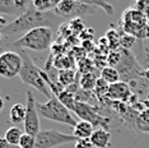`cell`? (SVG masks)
Listing matches in <instances>:
<instances>
[{
  "instance_id": "44dd1931",
  "label": "cell",
  "mask_w": 149,
  "mask_h": 148,
  "mask_svg": "<svg viewBox=\"0 0 149 148\" xmlns=\"http://www.w3.org/2000/svg\"><path fill=\"white\" fill-rule=\"evenodd\" d=\"M120 38H121V36H118L117 32L113 31V29H110V31L106 33V40L108 41V46H110L111 49H113V51H115V49L118 47V45H120Z\"/></svg>"
},
{
  "instance_id": "52a82bcc",
  "label": "cell",
  "mask_w": 149,
  "mask_h": 148,
  "mask_svg": "<svg viewBox=\"0 0 149 148\" xmlns=\"http://www.w3.org/2000/svg\"><path fill=\"white\" fill-rule=\"evenodd\" d=\"M78 139L73 134H66L57 132V130H41L36 135V146L35 148H56L64 144L77 143Z\"/></svg>"
},
{
  "instance_id": "4dcf8cb0",
  "label": "cell",
  "mask_w": 149,
  "mask_h": 148,
  "mask_svg": "<svg viewBox=\"0 0 149 148\" xmlns=\"http://www.w3.org/2000/svg\"><path fill=\"white\" fill-rule=\"evenodd\" d=\"M1 37H3V33H1V31H0V41H1Z\"/></svg>"
},
{
  "instance_id": "f546056e",
  "label": "cell",
  "mask_w": 149,
  "mask_h": 148,
  "mask_svg": "<svg viewBox=\"0 0 149 148\" xmlns=\"http://www.w3.org/2000/svg\"><path fill=\"white\" fill-rule=\"evenodd\" d=\"M3 109H4V100L0 97V111H1Z\"/></svg>"
},
{
  "instance_id": "4316f807",
  "label": "cell",
  "mask_w": 149,
  "mask_h": 148,
  "mask_svg": "<svg viewBox=\"0 0 149 148\" xmlns=\"http://www.w3.org/2000/svg\"><path fill=\"white\" fill-rule=\"evenodd\" d=\"M92 143L89 139H79L75 143V148H92Z\"/></svg>"
},
{
  "instance_id": "9a60e30c",
  "label": "cell",
  "mask_w": 149,
  "mask_h": 148,
  "mask_svg": "<svg viewBox=\"0 0 149 148\" xmlns=\"http://www.w3.org/2000/svg\"><path fill=\"white\" fill-rule=\"evenodd\" d=\"M57 80L64 88L73 83L78 82V74L74 69H65V70H59L57 72Z\"/></svg>"
},
{
  "instance_id": "8fae6325",
  "label": "cell",
  "mask_w": 149,
  "mask_h": 148,
  "mask_svg": "<svg viewBox=\"0 0 149 148\" xmlns=\"http://www.w3.org/2000/svg\"><path fill=\"white\" fill-rule=\"evenodd\" d=\"M28 0H0V13L21 17L28 10Z\"/></svg>"
},
{
  "instance_id": "9c48e42d",
  "label": "cell",
  "mask_w": 149,
  "mask_h": 148,
  "mask_svg": "<svg viewBox=\"0 0 149 148\" xmlns=\"http://www.w3.org/2000/svg\"><path fill=\"white\" fill-rule=\"evenodd\" d=\"M23 60L21 54L4 51L0 54V75L4 78H14L22 70Z\"/></svg>"
},
{
  "instance_id": "2e32d148",
  "label": "cell",
  "mask_w": 149,
  "mask_h": 148,
  "mask_svg": "<svg viewBox=\"0 0 149 148\" xmlns=\"http://www.w3.org/2000/svg\"><path fill=\"white\" fill-rule=\"evenodd\" d=\"M100 77L104 80V82H107L108 84H115V83H117V82H120L121 80V77H120L118 70L116 68H113V66H110V65L102 68Z\"/></svg>"
},
{
  "instance_id": "5b68a950",
  "label": "cell",
  "mask_w": 149,
  "mask_h": 148,
  "mask_svg": "<svg viewBox=\"0 0 149 148\" xmlns=\"http://www.w3.org/2000/svg\"><path fill=\"white\" fill-rule=\"evenodd\" d=\"M97 9L93 5L88 4V3L79 0H60L59 5L55 8L54 13L57 14L63 19H74V18H80L84 15L94 14Z\"/></svg>"
},
{
  "instance_id": "cb8c5ba5",
  "label": "cell",
  "mask_w": 149,
  "mask_h": 148,
  "mask_svg": "<svg viewBox=\"0 0 149 148\" xmlns=\"http://www.w3.org/2000/svg\"><path fill=\"white\" fill-rule=\"evenodd\" d=\"M70 31H73L74 33H82L84 31V23L80 18H74L70 19V22L68 23Z\"/></svg>"
},
{
  "instance_id": "ba28073f",
  "label": "cell",
  "mask_w": 149,
  "mask_h": 148,
  "mask_svg": "<svg viewBox=\"0 0 149 148\" xmlns=\"http://www.w3.org/2000/svg\"><path fill=\"white\" fill-rule=\"evenodd\" d=\"M78 116L80 117V120L91 123L96 129H104L108 130L110 126V120L107 117H104L103 115L100 114V107L98 106H92L88 105V103H83V102H75V107L74 111Z\"/></svg>"
},
{
  "instance_id": "e0dca14e",
  "label": "cell",
  "mask_w": 149,
  "mask_h": 148,
  "mask_svg": "<svg viewBox=\"0 0 149 148\" xmlns=\"http://www.w3.org/2000/svg\"><path fill=\"white\" fill-rule=\"evenodd\" d=\"M9 117H10V121L14 124V125L24 123L26 106L22 105V103H15V105H13L10 111H9Z\"/></svg>"
},
{
  "instance_id": "30bf717a",
  "label": "cell",
  "mask_w": 149,
  "mask_h": 148,
  "mask_svg": "<svg viewBox=\"0 0 149 148\" xmlns=\"http://www.w3.org/2000/svg\"><path fill=\"white\" fill-rule=\"evenodd\" d=\"M36 100L35 96L31 91L27 92V105H26V117H24V133L31 134L36 137L41 130H40V117H38V111L36 106Z\"/></svg>"
},
{
  "instance_id": "d6986e66",
  "label": "cell",
  "mask_w": 149,
  "mask_h": 148,
  "mask_svg": "<svg viewBox=\"0 0 149 148\" xmlns=\"http://www.w3.org/2000/svg\"><path fill=\"white\" fill-rule=\"evenodd\" d=\"M60 0H35L32 1V5L38 12H54L55 8L59 5Z\"/></svg>"
},
{
  "instance_id": "7c38bea8",
  "label": "cell",
  "mask_w": 149,
  "mask_h": 148,
  "mask_svg": "<svg viewBox=\"0 0 149 148\" xmlns=\"http://www.w3.org/2000/svg\"><path fill=\"white\" fill-rule=\"evenodd\" d=\"M131 88L126 82H120L115 83V84H110V89H108V98L111 101H120V102H127L131 98Z\"/></svg>"
},
{
  "instance_id": "ac0fdd59",
  "label": "cell",
  "mask_w": 149,
  "mask_h": 148,
  "mask_svg": "<svg viewBox=\"0 0 149 148\" xmlns=\"http://www.w3.org/2000/svg\"><path fill=\"white\" fill-rule=\"evenodd\" d=\"M98 78H100V77H98V74L93 73V72L87 73V74H83L82 78H80V80H79L80 88L84 89V91H89V92H93Z\"/></svg>"
},
{
  "instance_id": "5bb4252c",
  "label": "cell",
  "mask_w": 149,
  "mask_h": 148,
  "mask_svg": "<svg viewBox=\"0 0 149 148\" xmlns=\"http://www.w3.org/2000/svg\"><path fill=\"white\" fill-rule=\"evenodd\" d=\"M74 132L73 135L77 138L78 140L79 139H91L92 134L94 132V126L91 123L84 121V120H80V121L77 123V125L73 128Z\"/></svg>"
},
{
  "instance_id": "7a4b0ae2",
  "label": "cell",
  "mask_w": 149,
  "mask_h": 148,
  "mask_svg": "<svg viewBox=\"0 0 149 148\" xmlns=\"http://www.w3.org/2000/svg\"><path fill=\"white\" fill-rule=\"evenodd\" d=\"M52 45V28L40 27L29 32H26L21 38L12 42V47L22 50H33V51H45Z\"/></svg>"
},
{
  "instance_id": "83f0119b",
  "label": "cell",
  "mask_w": 149,
  "mask_h": 148,
  "mask_svg": "<svg viewBox=\"0 0 149 148\" xmlns=\"http://www.w3.org/2000/svg\"><path fill=\"white\" fill-rule=\"evenodd\" d=\"M144 79L147 80V82H149V69L144 70Z\"/></svg>"
},
{
  "instance_id": "603a6c76",
  "label": "cell",
  "mask_w": 149,
  "mask_h": 148,
  "mask_svg": "<svg viewBox=\"0 0 149 148\" xmlns=\"http://www.w3.org/2000/svg\"><path fill=\"white\" fill-rule=\"evenodd\" d=\"M140 65L145 69H149V38L143 41V56L140 60Z\"/></svg>"
},
{
  "instance_id": "4fadbf2b",
  "label": "cell",
  "mask_w": 149,
  "mask_h": 148,
  "mask_svg": "<svg viewBox=\"0 0 149 148\" xmlns=\"http://www.w3.org/2000/svg\"><path fill=\"white\" fill-rule=\"evenodd\" d=\"M89 140L94 148H108L111 142V133L104 129H94Z\"/></svg>"
},
{
  "instance_id": "8992f818",
  "label": "cell",
  "mask_w": 149,
  "mask_h": 148,
  "mask_svg": "<svg viewBox=\"0 0 149 148\" xmlns=\"http://www.w3.org/2000/svg\"><path fill=\"white\" fill-rule=\"evenodd\" d=\"M121 52V59L116 69L120 73L121 80L123 82H129V80H135V79H144V70L143 66L138 63L135 56L131 54L129 50H120Z\"/></svg>"
},
{
  "instance_id": "ffe728a7",
  "label": "cell",
  "mask_w": 149,
  "mask_h": 148,
  "mask_svg": "<svg viewBox=\"0 0 149 148\" xmlns=\"http://www.w3.org/2000/svg\"><path fill=\"white\" fill-rule=\"evenodd\" d=\"M22 129L18 126H12L9 128L8 130L5 132V140L8 142V144H10V146H19V140H21V138L23 135Z\"/></svg>"
},
{
  "instance_id": "484cf974",
  "label": "cell",
  "mask_w": 149,
  "mask_h": 148,
  "mask_svg": "<svg viewBox=\"0 0 149 148\" xmlns=\"http://www.w3.org/2000/svg\"><path fill=\"white\" fill-rule=\"evenodd\" d=\"M134 42H135V37L133 35H127V33H125L120 38V45L123 46V49H125V50L130 49V46L133 45Z\"/></svg>"
},
{
  "instance_id": "d4e9b609",
  "label": "cell",
  "mask_w": 149,
  "mask_h": 148,
  "mask_svg": "<svg viewBox=\"0 0 149 148\" xmlns=\"http://www.w3.org/2000/svg\"><path fill=\"white\" fill-rule=\"evenodd\" d=\"M83 1L88 3V4L93 5V6H101V8H103V10L107 13L108 15L113 14V8L111 4H108L106 1H96V0H83Z\"/></svg>"
},
{
  "instance_id": "f1b7e54d",
  "label": "cell",
  "mask_w": 149,
  "mask_h": 148,
  "mask_svg": "<svg viewBox=\"0 0 149 148\" xmlns=\"http://www.w3.org/2000/svg\"><path fill=\"white\" fill-rule=\"evenodd\" d=\"M3 148H21V147H19V146H10V144H8V142H6L5 146Z\"/></svg>"
},
{
  "instance_id": "3957f363",
  "label": "cell",
  "mask_w": 149,
  "mask_h": 148,
  "mask_svg": "<svg viewBox=\"0 0 149 148\" xmlns=\"http://www.w3.org/2000/svg\"><path fill=\"white\" fill-rule=\"evenodd\" d=\"M19 54H21L22 60H23L22 70L19 73V78L22 79V82L36 88L37 91H40L47 98H51L52 92L47 87L45 79L42 77V69H40L37 65H35V63L32 61L31 58L24 51H21Z\"/></svg>"
},
{
  "instance_id": "7402d4cb",
  "label": "cell",
  "mask_w": 149,
  "mask_h": 148,
  "mask_svg": "<svg viewBox=\"0 0 149 148\" xmlns=\"http://www.w3.org/2000/svg\"><path fill=\"white\" fill-rule=\"evenodd\" d=\"M36 146V137L31 135V134L24 133L19 140V147L21 148H35Z\"/></svg>"
},
{
  "instance_id": "277c9868",
  "label": "cell",
  "mask_w": 149,
  "mask_h": 148,
  "mask_svg": "<svg viewBox=\"0 0 149 148\" xmlns=\"http://www.w3.org/2000/svg\"><path fill=\"white\" fill-rule=\"evenodd\" d=\"M36 106H37V111H38L40 115L46 117V119H49V120H52V121H56V123H61V124H66V125H70L73 128L78 123L73 117L70 110L66 109L55 95H52L51 98H49V101L45 103L37 102Z\"/></svg>"
},
{
  "instance_id": "6da1fadb",
  "label": "cell",
  "mask_w": 149,
  "mask_h": 148,
  "mask_svg": "<svg viewBox=\"0 0 149 148\" xmlns=\"http://www.w3.org/2000/svg\"><path fill=\"white\" fill-rule=\"evenodd\" d=\"M64 21L54 12H38L35 8H28L24 14L15 18L13 22L8 23L4 28L1 29V33L4 36H10L18 32L23 31H32L35 28L40 27H49V28H55Z\"/></svg>"
}]
</instances>
